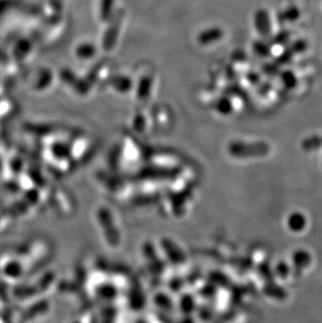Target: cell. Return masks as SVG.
Returning <instances> with one entry per match:
<instances>
[{
    "mask_svg": "<svg viewBox=\"0 0 322 323\" xmlns=\"http://www.w3.org/2000/svg\"><path fill=\"white\" fill-rule=\"evenodd\" d=\"M322 147V138L318 136H311L303 143V148L306 151H315Z\"/></svg>",
    "mask_w": 322,
    "mask_h": 323,
    "instance_id": "obj_5",
    "label": "cell"
},
{
    "mask_svg": "<svg viewBox=\"0 0 322 323\" xmlns=\"http://www.w3.org/2000/svg\"><path fill=\"white\" fill-rule=\"evenodd\" d=\"M293 262L296 268H306L311 263V257L307 251H297L293 256Z\"/></svg>",
    "mask_w": 322,
    "mask_h": 323,
    "instance_id": "obj_4",
    "label": "cell"
},
{
    "mask_svg": "<svg viewBox=\"0 0 322 323\" xmlns=\"http://www.w3.org/2000/svg\"><path fill=\"white\" fill-rule=\"evenodd\" d=\"M276 270H278V274L281 276L282 279L287 278L288 274H289V268H288L287 264H284V263L280 264L278 266V268H276Z\"/></svg>",
    "mask_w": 322,
    "mask_h": 323,
    "instance_id": "obj_7",
    "label": "cell"
},
{
    "mask_svg": "<svg viewBox=\"0 0 322 323\" xmlns=\"http://www.w3.org/2000/svg\"><path fill=\"white\" fill-rule=\"evenodd\" d=\"M266 293L270 296H273V297H276V298H284L286 296V293L284 292L283 289L279 288V287H275V288H266L265 289Z\"/></svg>",
    "mask_w": 322,
    "mask_h": 323,
    "instance_id": "obj_6",
    "label": "cell"
},
{
    "mask_svg": "<svg viewBox=\"0 0 322 323\" xmlns=\"http://www.w3.org/2000/svg\"><path fill=\"white\" fill-rule=\"evenodd\" d=\"M306 224H307V221H306L305 216L302 214H299V213L292 214L288 220L289 228L295 233L302 232V230L306 227Z\"/></svg>",
    "mask_w": 322,
    "mask_h": 323,
    "instance_id": "obj_2",
    "label": "cell"
},
{
    "mask_svg": "<svg viewBox=\"0 0 322 323\" xmlns=\"http://www.w3.org/2000/svg\"><path fill=\"white\" fill-rule=\"evenodd\" d=\"M256 22H257V28L260 31V33L266 35L268 31L270 32V20L265 11L258 12L257 17H256Z\"/></svg>",
    "mask_w": 322,
    "mask_h": 323,
    "instance_id": "obj_3",
    "label": "cell"
},
{
    "mask_svg": "<svg viewBox=\"0 0 322 323\" xmlns=\"http://www.w3.org/2000/svg\"><path fill=\"white\" fill-rule=\"evenodd\" d=\"M235 154L244 157H260L269 153L270 147L265 143L237 144L235 145Z\"/></svg>",
    "mask_w": 322,
    "mask_h": 323,
    "instance_id": "obj_1",
    "label": "cell"
}]
</instances>
